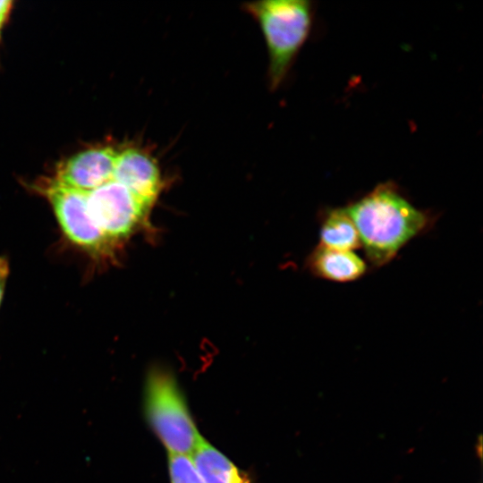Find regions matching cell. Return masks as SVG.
<instances>
[{
  "mask_svg": "<svg viewBox=\"0 0 483 483\" xmlns=\"http://www.w3.org/2000/svg\"><path fill=\"white\" fill-rule=\"evenodd\" d=\"M56 219L65 236L74 244L99 254L106 251L111 241L93 220L88 206V191L51 181L44 188Z\"/></svg>",
  "mask_w": 483,
  "mask_h": 483,
  "instance_id": "277c9868",
  "label": "cell"
},
{
  "mask_svg": "<svg viewBox=\"0 0 483 483\" xmlns=\"http://www.w3.org/2000/svg\"><path fill=\"white\" fill-rule=\"evenodd\" d=\"M319 244L342 250L361 248L356 226L345 208H330L319 215Z\"/></svg>",
  "mask_w": 483,
  "mask_h": 483,
  "instance_id": "30bf717a",
  "label": "cell"
},
{
  "mask_svg": "<svg viewBox=\"0 0 483 483\" xmlns=\"http://www.w3.org/2000/svg\"><path fill=\"white\" fill-rule=\"evenodd\" d=\"M117 156L109 146L80 151L58 165L54 180L89 192L113 180Z\"/></svg>",
  "mask_w": 483,
  "mask_h": 483,
  "instance_id": "8992f818",
  "label": "cell"
},
{
  "mask_svg": "<svg viewBox=\"0 0 483 483\" xmlns=\"http://www.w3.org/2000/svg\"><path fill=\"white\" fill-rule=\"evenodd\" d=\"M309 272L320 279L349 283L364 276L366 261L352 250H342L318 244L307 258Z\"/></svg>",
  "mask_w": 483,
  "mask_h": 483,
  "instance_id": "ba28073f",
  "label": "cell"
},
{
  "mask_svg": "<svg viewBox=\"0 0 483 483\" xmlns=\"http://www.w3.org/2000/svg\"><path fill=\"white\" fill-rule=\"evenodd\" d=\"M144 396L148 422L169 453L191 457L203 437L174 376L153 369L147 377Z\"/></svg>",
  "mask_w": 483,
  "mask_h": 483,
  "instance_id": "3957f363",
  "label": "cell"
},
{
  "mask_svg": "<svg viewBox=\"0 0 483 483\" xmlns=\"http://www.w3.org/2000/svg\"><path fill=\"white\" fill-rule=\"evenodd\" d=\"M345 209L374 268L391 262L407 243L428 233L436 219L433 213L415 207L392 182L377 185Z\"/></svg>",
  "mask_w": 483,
  "mask_h": 483,
  "instance_id": "6da1fadb",
  "label": "cell"
},
{
  "mask_svg": "<svg viewBox=\"0 0 483 483\" xmlns=\"http://www.w3.org/2000/svg\"><path fill=\"white\" fill-rule=\"evenodd\" d=\"M89 213L110 240L127 236L148 208L114 180L88 192Z\"/></svg>",
  "mask_w": 483,
  "mask_h": 483,
  "instance_id": "5b68a950",
  "label": "cell"
},
{
  "mask_svg": "<svg viewBox=\"0 0 483 483\" xmlns=\"http://www.w3.org/2000/svg\"><path fill=\"white\" fill-rule=\"evenodd\" d=\"M191 459L205 483H250L245 472L204 438Z\"/></svg>",
  "mask_w": 483,
  "mask_h": 483,
  "instance_id": "9c48e42d",
  "label": "cell"
},
{
  "mask_svg": "<svg viewBox=\"0 0 483 483\" xmlns=\"http://www.w3.org/2000/svg\"><path fill=\"white\" fill-rule=\"evenodd\" d=\"M12 9V1L1 0L0 1V35L3 26L8 18L9 13Z\"/></svg>",
  "mask_w": 483,
  "mask_h": 483,
  "instance_id": "7c38bea8",
  "label": "cell"
},
{
  "mask_svg": "<svg viewBox=\"0 0 483 483\" xmlns=\"http://www.w3.org/2000/svg\"><path fill=\"white\" fill-rule=\"evenodd\" d=\"M113 180L127 188L148 208L162 187L157 164L147 152L136 148L118 151Z\"/></svg>",
  "mask_w": 483,
  "mask_h": 483,
  "instance_id": "52a82bcc",
  "label": "cell"
},
{
  "mask_svg": "<svg viewBox=\"0 0 483 483\" xmlns=\"http://www.w3.org/2000/svg\"><path fill=\"white\" fill-rule=\"evenodd\" d=\"M5 278L6 277H0V303L3 298Z\"/></svg>",
  "mask_w": 483,
  "mask_h": 483,
  "instance_id": "5bb4252c",
  "label": "cell"
},
{
  "mask_svg": "<svg viewBox=\"0 0 483 483\" xmlns=\"http://www.w3.org/2000/svg\"><path fill=\"white\" fill-rule=\"evenodd\" d=\"M168 461L171 483H205L191 457L169 453Z\"/></svg>",
  "mask_w": 483,
  "mask_h": 483,
  "instance_id": "8fae6325",
  "label": "cell"
},
{
  "mask_svg": "<svg viewBox=\"0 0 483 483\" xmlns=\"http://www.w3.org/2000/svg\"><path fill=\"white\" fill-rule=\"evenodd\" d=\"M245 11L258 23L268 52V79L276 89L309 33L312 7L305 0H266L246 3Z\"/></svg>",
  "mask_w": 483,
  "mask_h": 483,
  "instance_id": "7a4b0ae2",
  "label": "cell"
},
{
  "mask_svg": "<svg viewBox=\"0 0 483 483\" xmlns=\"http://www.w3.org/2000/svg\"><path fill=\"white\" fill-rule=\"evenodd\" d=\"M8 274V263L7 261L0 258V277H6Z\"/></svg>",
  "mask_w": 483,
  "mask_h": 483,
  "instance_id": "4fadbf2b",
  "label": "cell"
}]
</instances>
